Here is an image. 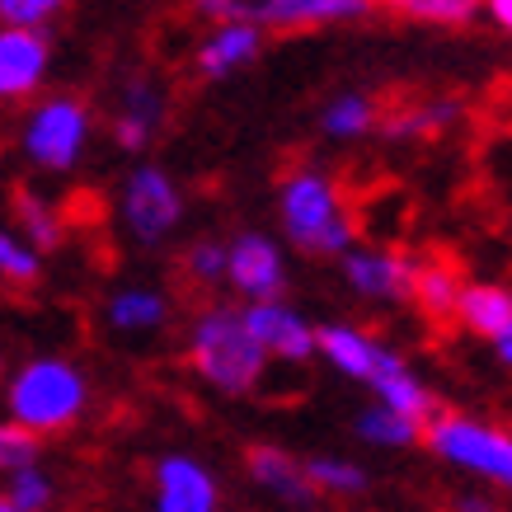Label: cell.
Returning a JSON list of instances; mask_svg holds the SVG:
<instances>
[{
  "instance_id": "cell-1",
  "label": "cell",
  "mask_w": 512,
  "mask_h": 512,
  "mask_svg": "<svg viewBox=\"0 0 512 512\" xmlns=\"http://www.w3.org/2000/svg\"><path fill=\"white\" fill-rule=\"evenodd\" d=\"M188 362L207 386L226 395V400H245L259 395L268 381L273 357L259 348V339L249 334L245 315L231 301H217L188 325Z\"/></svg>"
},
{
  "instance_id": "cell-2",
  "label": "cell",
  "mask_w": 512,
  "mask_h": 512,
  "mask_svg": "<svg viewBox=\"0 0 512 512\" xmlns=\"http://www.w3.org/2000/svg\"><path fill=\"white\" fill-rule=\"evenodd\" d=\"M278 221L282 235L311 259H339L348 245H357V217L334 174L301 165L278 188Z\"/></svg>"
},
{
  "instance_id": "cell-3",
  "label": "cell",
  "mask_w": 512,
  "mask_h": 512,
  "mask_svg": "<svg viewBox=\"0 0 512 512\" xmlns=\"http://www.w3.org/2000/svg\"><path fill=\"white\" fill-rule=\"evenodd\" d=\"M90 409V376L71 357H29L5 381V419L29 428L33 437L71 433Z\"/></svg>"
},
{
  "instance_id": "cell-4",
  "label": "cell",
  "mask_w": 512,
  "mask_h": 512,
  "mask_svg": "<svg viewBox=\"0 0 512 512\" xmlns=\"http://www.w3.org/2000/svg\"><path fill=\"white\" fill-rule=\"evenodd\" d=\"M423 447L433 451L442 466L461 470L470 480L512 494V433L475 414H442L423 423Z\"/></svg>"
},
{
  "instance_id": "cell-5",
  "label": "cell",
  "mask_w": 512,
  "mask_h": 512,
  "mask_svg": "<svg viewBox=\"0 0 512 512\" xmlns=\"http://www.w3.org/2000/svg\"><path fill=\"white\" fill-rule=\"evenodd\" d=\"M94 137V113L85 99L76 94H47L29 109L24 118V156H29L33 170L43 174H71L85 160Z\"/></svg>"
},
{
  "instance_id": "cell-6",
  "label": "cell",
  "mask_w": 512,
  "mask_h": 512,
  "mask_svg": "<svg viewBox=\"0 0 512 512\" xmlns=\"http://www.w3.org/2000/svg\"><path fill=\"white\" fill-rule=\"evenodd\" d=\"M193 15L212 19H249L264 33H301L334 29V24H362L372 15V0H188Z\"/></svg>"
},
{
  "instance_id": "cell-7",
  "label": "cell",
  "mask_w": 512,
  "mask_h": 512,
  "mask_svg": "<svg viewBox=\"0 0 512 512\" xmlns=\"http://www.w3.org/2000/svg\"><path fill=\"white\" fill-rule=\"evenodd\" d=\"M118 217L137 245H165L184 226V193L174 184V174L160 165H137L118 188Z\"/></svg>"
},
{
  "instance_id": "cell-8",
  "label": "cell",
  "mask_w": 512,
  "mask_h": 512,
  "mask_svg": "<svg viewBox=\"0 0 512 512\" xmlns=\"http://www.w3.org/2000/svg\"><path fill=\"white\" fill-rule=\"evenodd\" d=\"M343 287L372 306H409L414 287V259L390 245H348L339 254Z\"/></svg>"
},
{
  "instance_id": "cell-9",
  "label": "cell",
  "mask_w": 512,
  "mask_h": 512,
  "mask_svg": "<svg viewBox=\"0 0 512 512\" xmlns=\"http://www.w3.org/2000/svg\"><path fill=\"white\" fill-rule=\"evenodd\" d=\"M315 357H325L329 367L357 386H372L386 372H395L404 357L390 348L381 334L372 329H357V325H315Z\"/></svg>"
},
{
  "instance_id": "cell-10",
  "label": "cell",
  "mask_w": 512,
  "mask_h": 512,
  "mask_svg": "<svg viewBox=\"0 0 512 512\" xmlns=\"http://www.w3.org/2000/svg\"><path fill=\"white\" fill-rule=\"evenodd\" d=\"M226 287L240 301H268V296H287V259L273 235L264 231H240L226 245Z\"/></svg>"
},
{
  "instance_id": "cell-11",
  "label": "cell",
  "mask_w": 512,
  "mask_h": 512,
  "mask_svg": "<svg viewBox=\"0 0 512 512\" xmlns=\"http://www.w3.org/2000/svg\"><path fill=\"white\" fill-rule=\"evenodd\" d=\"M240 315H245L249 334L259 339L273 362H287V367H301L315 357V325L306 320V311H296L287 296H268V301H240Z\"/></svg>"
},
{
  "instance_id": "cell-12",
  "label": "cell",
  "mask_w": 512,
  "mask_h": 512,
  "mask_svg": "<svg viewBox=\"0 0 512 512\" xmlns=\"http://www.w3.org/2000/svg\"><path fill=\"white\" fill-rule=\"evenodd\" d=\"M151 480H156V508L160 512H217L221 508L217 475L202 466L198 456H188V451L160 456L156 470H151Z\"/></svg>"
},
{
  "instance_id": "cell-13",
  "label": "cell",
  "mask_w": 512,
  "mask_h": 512,
  "mask_svg": "<svg viewBox=\"0 0 512 512\" xmlns=\"http://www.w3.org/2000/svg\"><path fill=\"white\" fill-rule=\"evenodd\" d=\"M47 66H52V43L43 29L0 24V104H19L33 90H43Z\"/></svg>"
},
{
  "instance_id": "cell-14",
  "label": "cell",
  "mask_w": 512,
  "mask_h": 512,
  "mask_svg": "<svg viewBox=\"0 0 512 512\" xmlns=\"http://www.w3.org/2000/svg\"><path fill=\"white\" fill-rule=\"evenodd\" d=\"M259 52H264V29L259 24H249V19H212V29L202 33L198 52H193V66H198L202 80H231L245 66L259 62Z\"/></svg>"
},
{
  "instance_id": "cell-15",
  "label": "cell",
  "mask_w": 512,
  "mask_h": 512,
  "mask_svg": "<svg viewBox=\"0 0 512 512\" xmlns=\"http://www.w3.org/2000/svg\"><path fill=\"white\" fill-rule=\"evenodd\" d=\"M245 470H249V484H254L259 494H268L273 503H282V508H315V503H320L311 475H306V461L292 456L287 447H273V442L249 447Z\"/></svg>"
},
{
  "instance_id": "cell-16",
  "label": "cell",
  "mask_w": 512,
  "mask_h": 512,
  "mask_svg": "<svg viewBox=\"0 0 512 512\" xmlns=\"http://www.w3.org/2000/svg\"><path fill=\"white\" fill-rule=\"evenodd\" d=\"M160 123H165V90L151 76H127L123 94H118V113H113L118 151L141 156L160 137Z\"/></svg>"
},
{
  "instance_id": "cell-17",
  "label": "cell",
  "mask_w": 512,
  "mask_h": 512,
  "mask_svg": "<svg viewBox=\"0 0 512 512\" xmlns=\"http://www.w3.org/2000/svg\"><path fill=\"white\" fill-rule=\"evenodd\" d=\"M170 296L160 292V287H146V282H127L118 292L104 301V325L113 334H123V339H146V334H160V329L170 325Z\"/></svg>"
},
{
  "instance_id": "cell-18",
  "label": "cell",
  "mask_w": 512,
  "mask_h": 512,
  "mask_svg": "<svg viewBox=\"0 0 512 512\" xmlns=\"http://www.w3.org/2000/svg\"><path fill=\"white\" fill-rule=\"evenodd\" d=\"M456 296H461V273L451 259H414V287L409 306L428 325H451L456 320Z\"/></svg>"
},
{
  "instance_id": "cell-19",
  "label": "cell",
  "mask_w": 512,
  "mask_h": 512,
  "mask_svg": "<svg viewBox=\"0 0 512 512\" xmlns=\"http://www.w3.org/2000/svg\"><path fill=\"white\" fill-rule=\"evenodd\" d=\"M508 320H512V292L503 282H461L451 325H461L475 339H494Z\"/></svg>"
},
{
  "instance_id": "cell-20",
  "label": "cell",
  "mask_w": 512,
  "mask_h": 512,
  "mask_svg": "<svg viewBox=\"0 0 512 512\" xmlns=\"http://www.w3.org/2000/svg\"><path fill=\"white\" fill-rule=\"evenodd\" d=\"M353 433L367 442V447H381V451H409L423 442V419L404 414V409H390V404L372 400L367 409H357L353 419Z\"/></svg>"
},
{
  "instance_id": "cell-21",
  "label": "cell",
  "mask_w": 512,
  "mask_h": 512,
  "mask_svg": "<svg viewBox=\"0 0 512 512\" xmlns=\"http://www.w3.org/2000/svg\"><path fill=\"white\" fill-rule=\"evenodd\" d=\"M466 118V104L461 99H428V104H414V109H400L381 118L376 132H386L390 141H423V137H442Z\"/></svg>"
},
{
  "instance_id": "cell-22",
  "label": "cell",
  "mask_w": 512,
  "mask_h": 512,
  "mask_svg": "<svg viewBox=\"0 0 512 512\" xmlns=\"http://www.w3.org/2000/svg\"><path fill=\"white\" fill-rule=\"evenodd\" d=\"M376 123H381V104L362 90L334 94L325 104V113H320V132L329 141H362L376 132Z\"/></svg>"
},
{
  "instance_id": "cell-23",
  "label": "cell",
  "mask_w": 512,
  "mask_h": 512,
  "mask_svg": "<svg viewBox=\"0 0 512 512\" xmlns=\"http://www.w3.org/2000/svg\"><path fill=\"white\" fill-rule=\"evenodd\" d=\"M372 400H381V404H390V409H404V414H414V419H433L437 414V390L423 381L409 362H400L395 372H386L381 381H372Z\"/></svg>"
},
{
  "instance_id": "cell-24",
  "label": "cell",
  "mask_w": 512,
  "mask_h": 512,
  "mask_svg": "<svg viewBox=\"0 0 512 512\" xmlns=\"http://www.w3.org/2000/svg\"><path fill=\"white\" fill-rule=\"evenodd\" d=\"M15 231L29 240L33 249H57L66 235V221L62 212L52 207V202L43 198V193H29V188H19L15 193Z\"/></svg>"
},
{
  "instance_id": "cell-25",
  "label": "cell",
  "mask_w": 512,
  "mask_h": 512,
  "mask_svg": "<svg viewBox=\"0 0 512 512\" xmlns=\"http://www.w3.org/2000/svg\"><path fill=\"white\" fill-rule=\"evenodd\" d=\"M306 475L320 498H362L372 489L367 466H357L348 456H306Z\"/></svg>"
},
{
  "instance_id": "cell-26",
  "label": "cell",
  "mask_w": 512,
  "mask_h": 512,
  "mask_svg": "<svg viewBox=\"0 0 512 512\" xmlns=\"http://www.w3.org/2000/svg\"><path fill=\"white\" fill-rule=\"evenodd\" d=\"M372 5L414 24H437V29H461L480 19V0H372Z\"/></svg>"
},
{
  "instance_id": "cell-27",
  "label": "cell",
  "mask_w": 512,
  "mask_h": 512,
  "mask_svg": "<svg viewBox=\"0 0 512 512\" xmlns=\"http://www.w3.org/2000/svg\"><path fill=\"white\" fill-rule=\"evenodd\" d=\"M0 489H5V508L10 512H47L57 503V484H52V475H47L38 461L5 470Z\"/></svg>"
},
{
  "instance_id": "cell-28",
  "label": "cell",
  "mask_w": 512,
  "mask_h": 512,
  "mask_svg": "<svg viewBox=\"0 0 512 512\" xmlns=\"http://www.w3.org/2000/svg\"><path fill=\"white\" fill-rule=\"evenodd\" d=\"M38 273H43V249H33L15 226H0V282L33 287Z\"/></svg>"
},
{
  "instance_id": "cell-29",
  "label": "cell",
  "mask_w": 512,
  "mask_h": 512,
  "mask_svg": "<svg viewBox=\"0 0 512 512\" xmlns=\"http://www.w3.org/2000/svg\"><path fill=\"white\" fill-rule=\"evenodd\" d=\"M184 273L198 282V287H217V282L226 278V245L212 240V235L193 240V245L184 249Z\"/></svg>"
},
{
  "instance_id": "cell-30",
  "label": "cell",
  "mask_w": 512,
  "mask_h": 512,
  "mask_svg": "<svg viewBox=\"0 0 512 512\" xmlns=\"http://www.w3.org/2000/svg\"><path fill=\"white\" fill-rule=\"evenodd\" d=\"M43 456V437H33L29 428H19L15 419H0V475L15 466H29Z\"/></svg>"
},
{
  "instance_id": "cell-31",
  "label": "cell",
  "mask_w": 512,
  "mask_h": 512,
  "mask_svg": "<svg viewBox=\"0 0 512 512\" xmlns=\"http://www.w3.org/2000/svg\"><path fill=\"white\" fill-rule=\"evenodd\" d=\"M71 0H0V24H19V29H47L62 15Z\"/></svg>"
},
{
  "instance_id": "cell-32",
  "label": "cell",
  "mask_w": 512,
  "mask_h": 512,
  "mask_svg": "<svg viewBox=\"0 0 512 512\" xmlns=\"http://www.w3.org/2000/svg\"><path fill=\"white\" fill-rule=\"evenodd\" d=\"M480 15H489L494 29L512 33V0H480Z\"/></svg>"
},
{
  "instance_id": "cell-33",
  "label": "cell",
  "mask_w": 512,
  "mask_h": 512,
  "mask_svg": "<svg viewBox=\"0 0 512 512\" xmlns=\"http://www.w3.org/2000/svg\"><path fill=\"white\" fill-rule=\"evenodd\" d=\"M489 343H494V357H498V362H503V367L512 372V320H508L503 329H498V334H494Z\"/></svg>"
},
{
  "instance_id": "cell-34",
  "label": "cell",
  "mask_w": 512,
  "mask_h": 512,
  "mask_svg": "<svg viewBox=\"0 0 512 512\" xmlns=\"http://www.w3.org/2000/svg\"><path fill=\"white\" fill-rule=\"evenodd\" d=\"M0 512H10V508H5V489H0Z\"/></svg>"
},
{
  "instance_id": "cell-35",
  "label": "cell",
  "mask_w": 512,
  "mask_h": 512,
  "mask_svg": "<svg viewBox=\"0 0 512 512\" xmlns=\"http://www.w3.org/2000/svg\"><path fill=\"white\" fill-rule=\"evenodd\" d=\"M0 372H5V367H0Z\"/></svg>"
}]
</instances>
